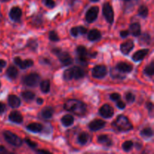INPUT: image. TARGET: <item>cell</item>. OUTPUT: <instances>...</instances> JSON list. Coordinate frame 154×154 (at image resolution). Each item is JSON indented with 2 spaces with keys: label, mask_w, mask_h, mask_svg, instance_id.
I'll return each instance as SVG.
<instances>
[{
  "label": "cell",
  "mask_w": 154,
  "mask_h": 154,
  "mask_svg": "<svg viewBox=\"0 0 154 154\" xmlns=\"http://www.w3.org/2000/svg\"><path fill=\"white\" fill-rule=\"evenodd\" d=\"M105 125H106V123L104 120L97 119V120H94L91 123H90V124H89V129L91 131H95L96 132V131H99L101 129L105 127Z\"/></svg>",
  "instance_id": "cell-12"
},
{
  "label": "cell",
  "mask_w": 154,
  "mask_h": 154,
  "mask_svg": "<svg viewBox=\"0 0 154 154\" xmlns=\"http://www.w3.org/2000/svg\"><path fill=\"white\" fill-rule=\"evenodd\" d=\"M79 29V32L81 35H84L87 32V29L84 26H78Z\"/></svg>",
  "instance_id": "cell-45"
},
{
  "label": "cell",
  "mask_w": 154,
  "mask_h": 154,
  "mask_svg": "<svg viewBox=\"0 0 154 154\" xmlns=\"http://www.w3.org/2000/svg\"><path fill=\"white\" fill-rule=\"evenodd\" d=\"M153 135V130L150 127H146L144 128L141 131V135L144 138H151Z\"/></svg>",
  "instance_id": "cell-29"
},
{
  "label": "cell",
  "mask_w": 154,
  "mask_h": 154,
  "mask_svg": "<svg viewBox=\"0 0 154 154\" xmlns=\"http://www.w3.org/2000/svg\"><path fill=\"white\" fill-rule=\"evenodd\" d=\"M113 126L120 132H128L132 129V125L129 119L123 115H120L117 117L113 123Z\"/></svg>",
  "instance_id": "cell-2"
},
{
  "label": "cell",
  "mask_w": 154,
  "mask_h": 154,
  "mask_svg": "<svg viewBox=\"0 0 154 154\" xmlns=\"http://www.w3.org/2000/svg\"><path fill=\"white\" fill-rule=\"evenodd\" d=\"M99 114H100L102 117H105V118L109 119L114 116V109L111 106H110L109 105L106 104V105H104L103 106H102L99 109Z\"/></svg>",
  "instance_id": "cell-9"
},
{
  "label": "cell",
  "mask_w": 154,
  "mask_h": 154,
  "mask_svg": "<svg viewBox=\"0 0 154 154\" xmlns=\"http://www.w3.org/2000/svg\"><path fill=\"white\" fill-rule=\"evenodd\" d=\"M49 38L52 42H58L60 41V37L55 31H51L49 32Z\"/></svg>",
  "instance_id": "cell-37"
},
{
  "label": "cell",
  "mask_w": 154,
  "mask_h": 154,
  "mask_svg": "<svg viewBox=\"0 0 154 154\" xmlns=\"http://www.w3.org/2000/svg\"><path fill=\"white\" fill-rule=\"evenodd\" d=\"M126 99L129 103H132L134 102L135 100V95L132 94V93H127L126 95Z\"/></svg>",
  "instance_id": "cell-39"
},
{
  "label": "cell",
  "mask_w": 154,
  "mask_h": 154,
  "mask_svg": "<svg viewBox=\"0 0 154 154\" xmlns=\"http://www.w3.org/2000/svg\"><path fill=\"white\" fill-rule=\"evenodd\" d=\"M63 78L66 81H70V80L73 79V76H72V68L69 69H66L63 73Z\"/></svg>",
  "instance_id": "cell-36"
},
{
  "label": "cell",
  "mask_w": 154,
  "mask_h": 154,
  "mask_svg": "<svg viewBox=\"0 0 154 154\" xmlns=\"http://www.w3.org/2000/svg\"><path fill=\"white\" fill-rule=\"evenodd\" d=\"M54 108L52 107H45L41 111V115L44 119H51L54 115Z\"/></svg>",
  "instance_id": "cell-24"
},
{
  "label": "cell",
  "mask_w": 154,
  "mask_h": 154,
  "mask_svg": "<svg viewBox=\"0 0 154 154\" xmlns=\"http://www.w3.org/2000/svg\"><path fill=\"white\" fill-rule=\"evenodd\" d=\"M8 105L13 108H18L21 104L20 99L15 95H10L8 97Z\"/></svg>",
  "instance_id": "cell-19"
},
{
  "label": "cell",
  "mask_w": 154,
  "mask_h": 154,
  "mask_svg": "<svg viewBox=\"0 0 154 154\" xmlns=\"http://www.w3.org/2000/svg\"><path fill=\"white\" fill-rule=\"evenodd\" d=\"M52 52L58 57L59 60L61 62L63 66H69L73 63L72 57L67 52H63L59 48H54L52 50Z\"/></svg>",
  "instance_id": "cell-3"
},
{
  "label": "cell",
  "mask_w": 154,
  "mask_h": 154,
  "mask_svg": "<svg viewBox=\"0 0 154 154\" xmlns=\"http://www.w3.org/2000/svg\"><path fill=\"white\" fill-rule=\"evenodd\" d=\"M1 2H6L9 1V0H0Z\"/></svg>",
  "instance_id": "cell-52"
},
{
  "label": "cell",
  "mask_w": 154,
  "mask_h": 154,
  "mask_svg": "<svg viewBox=\"0 0 154 154\" xmlns=\"http://www.w3.org/2000/svg\"><path fill=\"white\" fill-rule=\"evenodd\" d=\"M9 17L12 20L18 22L20 20V18L22 17V10L17 6L13 7L9 12Z\"/></svg>",
  "instance_id": "cell-11"
},
{
  "label": "cell",
  "mask_w": 154,
  "mask_h": 154,
  "mask_svg": "<svg viewBox=\"0 0 154 154\" xmlns=\"http://www.w3.org/2000/svg\"><path fill=\"white\" fill-rule=\"evenodd\" d=\"M8 118L11 121L13 122V123H17V124L21 123L23 122V120L22 114H21L19 111H12V112L9 114Z\"/></svg>",
  "instance_id": "cell-15"
},
{
  "label": "cell",
  "mask_w": 154,
  "mask_h": 154,
  "mask_svg": "<svg viewBox=\"0 0 154 154\" xmlns=\"http://www.w3.org/2000/svg\"><path fill=\"white\" fill-rule=\"evenodd\" d=\"M70 32H71V34H72V35L74 36V37H77V36H78V35H80L78 26L72 27V28L71 29Z\"/></svg>",
  "instance_id": "cell-41"
},
{
  "label": "cell",
  "mask_w": 154,
  "mask_h": 154,
  "mask_svg": "<svg viewBox=\"0 0 154 154\" xmlns=\"http://www.w3.org/2000/svg\"><path fill=\"white\" fill-rule=\"evenodd\" d=\"M8 153V150H6L5 147L4 146L0 145V154H5Z\"/></svg>",
  "instance_id": "cell-49"
},
{
  "label": "cell",
  "mask_w": 154,
  "mask_h": 154,
  "mask_svg": "<svg viewBox=\"0 0 154 154\" xmlns=\"http://www.w3.org/2000/svg\"><path fill=\"white\" fill-rule=\"evenodd\" d=\"M27 47L29 48L32 51H35L38 48V43L37 41L35 39H29L27 42Z\"/></svg>",
  "instance_id": "cell-34"
},
{
  "label": "cell",
  "mask_w": 154,
  "mask_h": 154,
  "mask_svg": "<svg viewBox=\"0 0 154 154\" xmlns=\"http://www.w3.org/2000/svg\"><path fill=\"white\" fill-rule=\"evenodd\" d=\"M146 107H147V108L148 109V111H150V112H152V111H153V105L152 102H147V104H146Z\"/></svg>",
  "instance_id": "cell-44"
},
{
  "label": "cell",
  "mask_w": 154,
  "mask_h": 154,
  "mask_svg": "<svg viewBox=\"0 0 154 154\" xmlns=\"http://www.w3.org/2000/svg\"><path fill=\"white\" fill-rule=\"evenodd\" d=\"M148 8L146 5H143L140 6V8H138V14H139L141 17H147V15H148Z\"/></svg>",
  "instance_id": "cell-31"
},
{
  "label": "cell",
  "mask_w": 154,
  "mask_h": 154,
  "mask_svg": "<svg viewBox=\"0 0 154 154\" xmlns=\"http://www.w3.org/2000/svg\"><path fill=\"white\" fill-rule=\"evenodd\" d=\"M144 73L147 75V76L152 77L154 74V62H151L150 64L146 66L144 69Z\"/></svg>",
  "instance_id": "cell-32"
},
{
  "label": "cell",
  "mask_w": 154,
  "mask_h": 154,
  "mask_svg": "<svg viewBox=\"0 0 154 154\" xmlns=\"http://www.w3.org/2000/svg\"><path fill=\"white\" fill-rule=\"evenodd\" d=\"M3 136H4V138L8 144H11L14 147H20L23 143L22 139L19 136L15 135L14 133L11 132V131H5L3 132Z\"/></svg>",
  "instance_id": "cell-4"
},
{
  "label": "cell",
  "mask_w": 154,
  "mask_h": 154,
  "mask_svg": "<svg viewBox=\"0 0 154 154\" xmlns=\"http://www.w3.org/2000/svg\"><path fill=\"white\" fill-rule=\"evenodd\" d=\"M123 1H130V0H123Z\"/></svg>",
  "instance_id": "cell-54"
},
{
  "label": "cell",
  "mask_w": 154,
  "mask_h": 154,
  "mask_svg": "<svg viewBox=\"0 0 154 154\" xmlns=\"http://www.w3.org/2000/svg\"><path fill=\"white\" fill-rule=\"evenodd\" d=\"M77 53H78V56H79V60H81V63H84L87 61V57L88 55V52H87V48L83 45H80L77 48Z\"/></svg>",
  "instance_id": "cell-17"
},
{
  "label": "cell",
  "mask_w": 154,
  "mask_h": 154,
  "mask_svg": "<svg viewBox=\"0 0 154 154\" xmlns=\"http://www.w3.org/2000/svg\"><path fill=\"white\" fill-rule=\"evenodd\" d=\"M89 138H90V136H89L87 132H81L80 133V135H78V142L81 144L84 145V144H86L89 141Z\"/></svg>",
  "instance_id": "cell-27"
},
{
  "label": "cell",
  "mask_w": 154,
  "mask_h": 154,
  "mask_svg": "<svg viewBox=\"0 0 154 154\" xmlns=\"http://www.w3.org/2000/svg\"><path fill=\"white\" fill-rule=\"evenodd\" d=\"M133 147V142L132 141H126L122 145V148L124 151L129 152Z\"/></svg>",
  "instance_id": "cell-35"
},
{
  "label": "cell",
  "mask_w": 154,
  "mask_h": 154,
  "mask_svg": "<svg viewBox=\"0 0 154 154\" xmlns=\"http://www.w3.org/2000/svg\"><path fill=\"white\" fill-rule=\"evenodd\" d=\"M107 67L104 65H97L92 70V75L95 78H103L106 76Z\"/></svg>",
  "instance_id": "cell-7"
},
{
  "label": "cell",
  "mask_w": 154,
  "mask_h": 154,
  "mask_svg": "<svg viewBox=\"0 0 154 154\" xmlns=\"http://www.w3.org/2000/svg\"><path fill=\"white\" fill-rule=\"evenodd\" d=\"M36 152L38 153H45V154L51 153L49 151H48V150H36Z\"/></svg>",
  "instance_id": "cell-50"
},
{
  "label": "cell",
  "mask_w": 154,
  "mask_h": 154,
  "mask_svg": "<svg viewBox=\"0 0 154 154\" xmlns=\"http://www.w3.org/2000/svg\"><path fill=\"white\" fill-rule=\"evenodd\" d=\"M23 99L25 101H32L35 98V93L32 91H24L21 93Z\"/></svg>",
  "instance_id": "cell-30"
},
{
  "label": "cell",
  "mask_w": 154,
  "mask_h": 154,
  "mask_svg": "<svg viewBox=\"0 0 154 154\" xmlns=\"http://www.w3.org/2000/svg\"><path fill=\"white\" fill-rule=\"evenodd\" d=\"M42 2L49 8H53L56 5V2H54V0H42Z\"/></svg>",
  "instance_id": "cell-38"
},
{
  "label": "cell",
  "mask_w": 154,
  "mask_h": 154,
  "mask_svg": "<svg viewBox=\"0 0 154 154\" xmlns=\"http://www.w3.org/2000/svg\"><path fill=\"white\" fill-rule=\"evenodd\" d=\"M129 31L133 36H139L141 35V25L138 23H133L129 26Z\"/></svg>",
  "instance_id": "cell-22"
},
{
  "label": "cell",
  "mask_w": 154,
  "mask_h": 154,
  "mask_svg": "<svg viewBox=\"0 0 154 154\" xmlns=\"http://www.w3.org/2000/svg\"><path fill=\"white\" fill-rule=\"evenodd\" d=\"M0 87H1V83H0Z\"/></svg>",
  "instance_id": "cell-55"
},
{
  "label": "cell",
  "mask_w": 154,
  "mask_h": 154,
  "mask_svg": "<svg viewBox=\"0 0 154 154\" xmlns=\"http://www.w3.org/2000/svg\"><path fill=\"white\" fill-rule=\"evenodd\" d=\"M134 48V42L132 40H128L126 42H123L120 45V51L125 55H127L129 54L130 51H132Z\"/></svg>",
  "instance_id": "cell-13"
},
{
  "label": "cell",
  "mask_w": 154,
  "mask_h": 154,
  "mask_svg": "<svg viewBox=\"0 0 154 154\" xmlns=\"http://www.w3.org/2000/svg\"><path fill=\"white\" fill-rule=\"evenodd\" d=\"M62 123L65 126H70L73 124L74 123V117L71 114H66L63 116L61 119Z\"/></svg>",
  "instance_id": "cell-26"
},
{
  "label": "cell",
  "mask_w": 154,
  "mask_h": 154,
  "mask_svg": "<svg viewBox=\"0 0 154 154\" xmlns=\"http://www.w3.org/2000/svg\"><path fill=\"white\" fill-rule=\"evenodd\" d=\"M41 90L43 93H49L50 90H51V83L48 80H45L42 82H41Z\"/></svg>",
  "instance_id": "cell-28"
},
{
  "label": "cell",
  "mask_w": 154,
  "mask_h": 154,
  "mask_svg": "<svg viewBox=\"0 0 154 154\" xmlns=\"http://www.w3.org/2000/svg\"><path fill=\"white\" fill-rule=\"evenodd\" d=\"M14 63L17 66H18L22 69H26V68L31 67V66H32L33 64H34V63H33V61L32 60H22L18 57H15V58L14 59Z\"/></svg>",
  "instance_id": "cell-10"
},
{
  "label": "cell",
  "mask_w": 154,
  "mask_h": 154,
  "mask_svg": "<svg viewBox=\"0 0 154 154\" xmlns=\"http://www.w3.org/2000/svg\"><path fill=\"white\" fill-rule=\"evenodd\" d=\"M25 142H26V144L29 147H31V148L35 149L38 146V144H36L35 141H31V140L29 139V138H25Z\"/></svg>",
  "instance_id": "cell-40"
},
{
  "label": "cell",
  "mask_w": 154,
  "mask_h": 154,
  "mask_svg": "<svg viewBox=\"0 0 154 154\" xmlns=\"http://www.w3.org/2000/svg\"><path fill=\"white\" fill-rule=\"evenodd\" d=\"M66 111H71L78 116L84 115L87 112V105L83 102L77 99H69L64 104Z\"/></svg>",
  "instance_id": "cell-1"
},
{
  "label": "cell",
  "mask_w": 154,
  "mask_h": 154,
  "mask_svg": "<svg viewBox=\"0 0 154 154\" xmlns=\"http://www.w3.org/2000/svg\"><path fill=\"white\" fill-rule=\"evenodd\" d=\"M92 2H98V1H99V0H91Z\"/></svg>",
  "instance_id": "cell-53"
},
{
  "label": "cell",
  "mask_w": 154,
  "mask_h": 154,
  "mask_svg": "<svg viewBox=\"0 0 154 154\" xmlns=\"http://www.w3.org/2000/svg\"><path fill=\"white\" fill-rule=\"evenodd\" d=\"M5 66H6V62L4 60L0 59V72H1L2 71V69L5 67Z\"/></svg>",
  "instance_id": "cell-46"
},
{
  "label": "cell",
  "mask_w": 154,
  "mask_h": 154,
  "mask_svg": "<svg viewBox=\"0 0 154 154\" xmlns=\"http://www.w3.org/2000/svg\"><path fill=\"white\" fill-rule=\"evenodd\" d=\"M117 69L120 72H123V73H129L133 69V66L129 63H125V62H120V63H117Z\"/></svg>",
  "instance_id": "cell-14"
},
{
  "label": "cell",
  "mask_w": 154,
  "mask_h": 154,
  "mask_svg": "<svg viewBox=\"0 0 154 154\" xmlns=\"http://www.w3.org/2000/svg\"><path fill=\"white\" fill-rule=\"evenodd\" d=\"M99 8L98 6H93L90 8L86 13V20L88 23H93L97 19L98 14H99Z\"/></svg>",
  "instance_id": "cell-8"
},
{
  "label": "cell",
  "mask_w": 154,
  "mask_h": 154,
  "mask_svg": "<svg viewBox=\"0 0 154 154\" xmlns=\"http://www.w3.org/2000/svg\"><path fill=\"white\" fill-rule=\"evenodd\" d=\"M6 75H7L8 78L10 79L14 80L17 78L18 75V70L15 66H11L8 68L7 71H6Z\"/></svg>",
  "instance_id": "cell-25"
},
{
  "label": "cell",
  "mask_w": 154,
  "mask_h": 154,
  "mask_svg": "<svg viewBox=\"0 0 154 154\" xmlns=\"http://www.w3.org/2000/svg\"><path fill=\"white\" fill-rule=\"evenodd\" d=\"M43 128L44 127L42 126V124L38 123H32L26 126V129L29 131H30L32 132H35V133L42 132L43 130Z\"/></svg>",
  "instance_id": "cell-23"
},
{
  "label": "cell",
  "mask_w": 154,
  "mask_h": 154,
  "mask_svg": "<svg viewBox=\"0 0 154 154\" xmlns=\"http://www.w3.org/2000/svg\"><path fill=\"white\" fill-rule=\"evenodd\" d=\"M101 38H102V34H101L100 31L96 29L90 30L88 33V35H87V38H88V40L91 41V42L99 40Z\"/></svg>",
  "instance_id": "cell-21"
},
{
  "label": "cell",
  "mask_w": 154,
  "mask_h": 154,
  "mask_svg": "<svg viewBox=\"0 0 154 154\" xmlns=\"http://www.w3.org/2000/svg\"><path fill=\"white\" fill-rule=\"evenodd\" d=\"M139 42L142 45H148L150 42V36L148 33H144L140 37Z\"/></svg>",
  "instance_id": "cell-33"
},
{
  "label": "cell",
  "mask_w": 154,
  "mask_h": 154,
  "mask_svg": "<svg viewBox=\"0 0 154 154\" xmlns=\"http://www.w3.org/2000/svg\"><path fill=\"white\" fill-rule=\"evenodd\" d=\"M102 12H103V15L105 17V20L110 24H112L113 22H114V14L112 6L111 5L109 2L104 3L103 8H102Z\"/></svg>",
  "instance_id": "cell-6"
},
{
  "label": "cell",
  "mask_w": 154,
  "mask_h": 154,
  "mask_svg": "<svg viewBox=\"0 0 154 154\" xmlns=\"http://www.w3.org/2000/svg\"><path fill=\"white\" fill-rule=\"evenodd\" d=\"M6 109V106L5 104H3L2 102H0V114H2Z\"/></svg>",
  "instance_id": "cell-48"
},
{
  "label": "cell",
  "mask_w": 154,
  "mask_h": 154,
  "mask_svg": "<svg viewBox=\"0 0 154 154\" xmlns=\"http://www.w3.org/2000/svg\"><path fill=\"white\" fill-rule=\"evenodd\" d=\"M36 102H37V103L38 104V105H42V104H43V99H42V98H38V99H37V100H36Z\"/></svg>",
  "instance_id": "cell-51"
},
{
  "label": "cell",
  "mask_w": 154,
  "mask_h": 154,
  "mask_svg": "<svg viewBox=\"0 0 154 154\" xmlns=\"http://www.w3.org/2000/svg\"><path fill=\"white\" fill-rule=\"evenodd\" d=\"M72 76H73V79L79 80L81 79L85 75V72L81 68L78 67V66H74L72 68Z\"/></svg>",
  "instance_id": "cell-18"
},
{
  "label": "cell",
  "mask_w": 154,
  "mask_h": 154,
  "mask_svg": "<svg viewBox=\"0 0 154 154\" xmlns=\"http://www.w3.org/2000/svg\"><path fill=\"white\" fill-rule=\"evenodd\" d=\"M129 35V32L128 30H123V31L120 32V36L123 38L127 37Z\"/></svg>",
  "instance_id": "cell-47"
},
{
  "label": "cell",
  "mask_w": 154,
  "mask_h": 154,
  "mask_svg": "<svg viewBox=\"0 0 154 154\" xmlns=\"http://www.w3.org/2000/svg\"><path fill=\"white\" fill-rule=\"evenodd\" d=\"M120 95L117 93H111V96H110V98L112 101H117L120 99Z\"/></svg>",
  "instance_id": "cell-42"
},
{
  "label": "cell",
  "mask_w": 154,
  "mask_h": 154,
  "mask_svg": "<svg viewBox=\"0 0 154 154\" xmlns=\"http://www.w3.org/2000/svg\"><path fill=\"white\" fill-rule=\"evenodd\" d=\"M98 142L105 147H111L112 145V140L107 135H101L98 136Z\"/></svg>",
  "instance_id": "cell-20"
},
{
  "label": "cell",
  "mask_w": 154,
  "mask_h": 154,
  "mask_svg": "<svg viewBox=\"0 0 154 154\" xmlns=\"http://www.w3.org/2000/svg\"><path fill=\"white\" fill-rule=\"evenodd\" d=\"M148 53L149 49L139 50V51H138L136 53H135V54H133V56H132V60L135 62L141 61V60H144V57L148 54Z\"/></svg>",
  "instance_id": "cell-16"
},
{
  "label": "cell",
  "mask_w": 154,
  "mask_h": 154,
  "mask_svg": "<svg viewBox=\"0 0 154 154\" xmlns=\"http://www.w3.org/2000/svg\"><path fill=\"white\" fill-rule=\"evenodd\" d=\"M41 77L37 73H30L23 78V83L28 87H36L40 83Z\"/></svg>",
  "instance_id": "cell-5"
},
{
  "label": "cell",
  "mask_w": 154,
  "mask_h": 154,
  "mask_svg": "<svg viewBox=\"0 0 154 154\" xmlns=\"http://www.w3.org/2000/svg\"><path fill=\"white\" fill-rule=\"evenodd\" d=\"M117 108H120V109H124V108H126V104H125L123 102H122V101L117 100Z\"/></svg>",
  "instance_id": "cell-43"
}]
</instances>
